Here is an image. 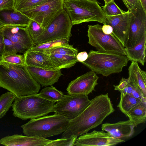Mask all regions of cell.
<instances>
[{"mask_svg": "<svg viewBox=\"0 0 146 146\" xmlns=\"http://www.w3.org/2000/svg\"><path fill=\"white\" fill-rule=\"evenodd\" d=\"M115 110L108 93L98 96L79 115L70 120L61 138L78 137L101 124Z\"/></svg>", "mask_w": 146, "mask_h": 146, "instance_id": "1", "label": "cell"}, {"mask_svg": "<svg viewBox=\"0 0 146 146\" xmlns=\"http://www.w3.org/2000/svg\"><path fill=\"white\" fill-rule=\"evenodd\" d=\"M0 87L20 97L37 94L40 85L33 78L25 64L0 61Z\"/></svg>", "mask_w": 146, "mask_h": 146, "instance_id": "2", "label": "cell"}, {"mask_svg": "<svg viewBox=\"0 0 146 146\" xmlns=\"http://www.w3.org/2000/svg\"><path fill=\"white\" fill-rule=\"evenodd\" d=\"M70 120L64 116L54 113L53 115L31 119L21 127L25 135L46 138L64 132Z\"/></svg>", "mask_w": 146, "mask_h": 146, "instance_id": "3", "label": "cell"}, {"mask_svg": "<svg viewBox=\"0 0 146 146\" xmlns=\"http://www.w3.org/2000/svg\"><path fill=\"white\" fill-rule=\"evenodd\" d=\"M56 102L37 94L16 97L11 106L13 115L23 120L40 117L52 112Z\"/></svg>", "mask_w": 146, "mask_h": 146, "instance_id": "4", "label": "cell"}, {"mask_svg": "<svg viewBox=\"0 0 146 146\" xmlns=\"http://www.w3.org/2000/svg\"><path fill=\"white\" fill-rule=\"evenodd\" d=\"M63 5L73 25L91 21L105 25L106 15L96 1L64 0Z\"/></svg>", "mask_w": 146, "mask_h": 146, "instance_id": "5", "label": "cell"}, {"mask_svg": "<svg viewBox=\"0 0 146 146\" xmlns=\"http://www.w3.org/2000/svg\"><path fill=\"white\" fill-rule=\"evenodd\" d=\"M129 61L125 55L91 50L87 59L81 63L96 73L107 77L122 72L123 68L127 65Z\"/></svg>", "mask_w": 146, "mask_h": 146, "instance_id": "6", "label": "cell"}, {"mask_svg": "<svg viewBox=\"0 0 146 146\" xmlns=\"http://www.w3.org/2000/svg\"><path fill=\"white\" fill-rule=\"evenodd\" d=\"M88 43L97 51L126 55L125 48L113 33L110 35L104 33L102 26L99 24L88 25Z\"/></svg>", "mask_w": 146, "mask_h": 146, "instance_id": "7", "label": "cell"}, {"mask_svg": "<svg viewBox=\"0 0 146 146\" xmlns=\"http://www.w3.org/2000/svg\"><path fill=\"white\" fill-rule=\"evenodd\" d=\"M72 26L68 15L64 9L44 29L36 45L59 39H70Z\"/></svg>", "mask_w": 146, "mask_h": 146, "instance_id": "8", "label": "cell"}, {"mask_svg": "<svg viewBox=\"0 0 146 146\" xmlns=\"http://www.w3.org/2000/svg\"><path fill=\"white\" fill-rule=\"evenodd\" d=\"M91 102L87 96L69 94L64 95L61 100L56 102L52 112L70 120L81 113Z\"/></svg>", "mask_w": 146, "mask_h": 146, "instance_id": "9", "label": "cell"}, {"mask_svg": "<svg viewBox=\"0 0 146 146\" xmlns=\"http://www.w3.org/2000/svg\"><path fill=\"white\" fill-rule=\"evenodd\" d=\"M64 0H47L44 2L21 12L45 29L63 9Z\"/></svg>", "mask_w": 146, "mask_h": 146, "instance_id": "10", "label": "cell"}, {"mask_svg": "<svg viewBox=\"0 0 146 146\" xmlns=\"http://www.w3.org/2000/svg\"><path fill=\"white\" fill-rule=\"evenodd\" d=\"M129 11L130 23L125 48H131L146 36V12L140 2Z\"/></svg>", "mask_w": 146, "mask_h": 146, "instance_id": "11", "label": "cell"}, {"mask_svg": "<svg viewBox=\"0 0 146 146\" xmlns=\"http://www.w3.org/2000/svg\"><path fill=\"white\" fill-rule=\"evenodd\" d=\"M4 36L10 39L15 44L17 53L24 54L34 46L25 27L18 26H5L2 28Z\"/></svg>", "mask_w": 146, "mask_h": 146, "instance_id": "12", "label": "cell"}, {"mask_svg": "<svg viewBox=\"0 0 146 146\" xmlns=\"http://www.w3.org/2000/svg\"><path fill=\"white\" fill-rule=\"evenodd\" d=\"M125 141L124 139L113 137L104 131L94 130L80 136L76 139L74 145L111 146Z\"/></svg>", "mask_w": 146, "mask_h": 146, "instance_id": "13", "label": "cell"}, {"mask_svg": "<svg viewBox=\"0 0 146 146\" xmlns=\"http://www.w3.org/2000/svg\"><path fill=\"white\" fill-rule=\"evenodd\" d=\"M99 78L96 73L91 70L72 81L66 90L69 94L88 96L92 91H95V88Z\"/></svg>", "mask_w": 146, "mask_h": 146, "instance_id": "14", "label": "cell"}, {"mask_svg": "<svg viewBox=\"0 0 146 146\" xmlns=\"http://www.w3.org/2000/svg\"><path fill=\"white\" fill-rule=\"evenodd\" d=\"M130 23L129 11L119 15H106L105 25L111 26L113 33L125 48L128 38Z\"/></svg>", "mask_w": 146, "mask_h": 146, "instance_id": "15", "label": "cell"}, {"mask_svg": "<svg viewBox=\"0 0 146 146\" xmlns=\"http://www.w3.org/2000/svg\"><path fill=\"white\" fill-rule=\"evenodd\" d=\"M52 140L36 136L14 134L2 137L0 144L6 146H46Z\"/></svg>", "mask_w": 146, "mask_h": 146, "instance_id": "16", "label": "cell"}, {"mask_svg": "<svg viewBox=\"0 0 146 146\" xmlns=\"http://www.w3.org/2000/svg\"><path fill=\"white\" fill-rule=\"evenodd\" d=\"M25 66L33 78L42 87L52 85L58 82L62 75L60 70H49Z\"/></svg>", "mask_w": 146, "mask_h": 146, "instance_id": "17", "label": "cell"}, {"mask_svg": "<svg viewBox=\"0 0 146 146\" xmlns=\"http://www.w3.org/2000/svg\"><path fill=\"white\" fill-rule=\"evenodd\" d=\"M135 126L130 119L115 123H106L102 124V129L115 138L123 139L132 136Z\"/></svg>", "mask_w": 146, "mask_h": 146, "instance_id": "18", "label": "cell"}, {"mask_svg": "<svg viewBox=\"0 0 146 146\" xmlns=\"http://www.w3.org/2000/svg\"><path fill=\"white\" fill-rule=\"evenodd\" d=\"M24 54L26 65L49 70H56L50 59L49 54L30 49Z\"/></svg>", "mask_w": 146, "mask_h": 146, "instance_id": "19", "label": "cell"}, {"mask_svg": "<svg viewBox=\"0 0 146 146\" xmlns=\"http://www.w3.org/2000/svg\"><path fill=\"white\" fill-rule=\"evenodd\" d=\"M30 20L28 17L14 8L0 10V23L3 26H18L26 27Z\"/></svg>", "mask_w": 146, "mask_h": 146, "instance_id": "20", "label": "cell"}, {"mask_svg": "<svg viewBox=\"0 0 146 146\" xmlns=\"http://www.w3.org/2000/svg\"><path fill=\"white\" fill-rule=\"evenodd\" d=\"M129 80L137 85L146 97V72L140 68L137 62L132 61L128 68Z\"/></svg>", "mask_w": 146, "mask_h": 146, "instance_id": "21", "label": "cell"}, {"mask_svg": "<svg viewBox=\"0 0 146 146\" xmlns=\"http://www.w3.org/2000/svg\"><path fill=\"white\" fill-rule=\"evenodd\" d=\"M146 36L134 47L125 48L126 56L129 60L138 62L143 66L144 65L146 60Z\"/></svg>", "mask_w": 146, "mask_h": 146, "instance_id": "22", "label": "cell"}, {"mask_svg": "<svg viewBox=\"0 0 146 146\" xmlns=\"http://www.w3.org/2000/svg\"><path fill=\"white\" fill-rule=\"evenodd\" d=\"M135 127L144 123L146 119V100H142L125 115Z\"/></svg>", "mask_w": 146, "mask_h": 146, "instance_id": "23", "label": "cell"}, {"mask_svg": "<svg viewBox=\"0 0 146 146\" xmlns=\"http://www.w3.org/2000/svg\"><path fill=\"white\" fill-rule=\"evenodd\" d=\"M49 55L50 59L56 70L70 68L78 62L76 56L56 54Z\"/></svg>", "mask_w": 146, "mask_h": 146, "instance_id": "24", "label": "cell"}, {"mask_svg": "<svg viewBox=\"0 0 146 146\" xmlns=\"http://www.w3.org/2000/svg\"><path fill=\"white\" fill-rule=\"evenodd\" d=\"M141 100L133 97L131 94L121 93L120 100L117 107L125 115Z\"/></svg>", "mask_w": 146, "mask_h": 146, "instance_id": "25", "label": "cell"}, {"mask_svg": "<svg viewBox=\"0 0 146 146\" xmlns=\"http://www.w3.org/2000/svg\"><path fill=\"white\" fill-rule=\"evenodd\" d=\"M37 95L44 99L55 102L61 100L64 95L62 92L52 85L45 87Z\"/></svg>", "mask_w": 146, "mask_h": 146, "instance_id": "26", "label": "cell"}, {"mask_svg": "<svg viewBox=\"0 0 146 146\" xmlns=\"http://www.w3.org/2000/svg\"><path fill=\"white\" fill-rule=\"evenodd\" d=\"M16 97L12 93L8 91L0 96V119L5 115Z\"/></svg>", "mask_w": 146, "mask_h": 146, "instance_id": "27", "label": "cell"}, {"mask_svg": "<svg viewBox=\"0 0 146 146\" xmlns=\"http://www.w3.org/2000/svg\"><path fill=\"white\" fill-rule=\"evenodd\" d=\"M69 39L61 38L38 44L31 48V50L40 52L50 49L62 45L69 44Z\"/></svg>", "mask_w": 146, "mask_h": 146, "instance_id": "28", "label": "cell"}, {"mask_svg": "<svg viewBox=\"0 0 146 146\" xmlns=\"http://www.w3.org/2000/svg\"><path fill=\"white\" fill-rule=\"evenodd\" d=\"M41 52L48 54H56L76 56L78 51L72 45L69 44L58 46Z\"/></svg>", "mask_w": 146, "mask_h": 146, "instance_id": "29", "label": "cell"}, {"mask_svg": "<svg viewBox=\"0 0 146 146\" xmlns=\"http://www.w3.org/2000/svg\"><path fill=\"white\" fill-rule=\"evenodd\" d=\"M25 28L35 45H36L37 40L43 32L44 28L38 23L31 19Z\"/></svg>", "mask_w": 146, "mask_h": 146, "instance_id": "30", "label": "cell"}, {"mask_svg": "<svg viewBox=\"0 0 146 146\" xmlns=\"http://www.w3.org/2000/svg\"><path fill=\"white\" fill-rule=\"evenodd\" d=\"M47 0H15L14 8L22 12L43 3Z\"/></svg>", "mask_w": 146, "mask_h": 146, "instance_id": "31", "label": "cell"}, {"mask_svg": "<svg viewBox=\"0 0 146 146\" xmlns=\"http://www.w3.org/2000/svg\"><path fill=\"white\" fill-rule=\"evenodd\" d=\"M1 61L18 64H25L24 54H19L15 53L4 52Z\"/></svg>", "mask_w": 146, "mask_h": 146, "instance_id": "32", "label": "cell"}, {"mask_svg": "<svg viewBox=\"0 0 146 146\" xmlns=\"http://www.w3.org/2000/svg\"><path fill=\"white\" fill-rule=\"evenodd\" d=\"M103 7L102 9L106 16L116 15L126 12L120 9L115 4L114 0L105 4Z\"/></svg>", "mask_w": 146, "mask_h": 146, "instance_id": "33", "label": "cell"}, {"mask_svg": "<svg viewBox=\"0 0 146 146\" xmlns=\"http://www.w3.org/2000/svg\"><path fill=\"white\" fill-rule=\"evenodd\" d=\"M78 137L72 136L69 138H61L52 140L46 146H73Z\"/></svg>", "mask_w": 146, "mask_h": 146, "instance_id": "34", "label": "cell"}, {"mask_svg": "<svg viewBox=\"0 0 146 146\" xmlns=\"http://www.w3.org/2000/svg\"><path fill=\"white\" fill-rule=\"evenodd\" d=\"M3 39L4 52L17 53V49L13 42L10 39L4 36Z\"/></svg>", "mask_w": 146, "mask_h": 146, "instance_id": "35", "label": "cell"}, {"mask_svg": "<svg viewBox=\"0 0 146 146\" xmlns=\"http://www.w3.org/2000/svg\"><path fill=\"white\" fill-rule=\"evenodd\" d=\"M133 89L131 94L134 97L141 100H146L142 91L137 85L133 83Z\"/></svg>", "mask_w": 146, "mask_h": 146, "instance_id": "36", "label": "cell"}, {"mask_svg": "<svg viewBox=\"0 0 146 146\" xmlns=\"http://www.w3.org/2000/svg\"><path fill=\"white\" fill-rule=\"evenodd\" d=\"M15 0H0V10L14 8Z\"/></svg>", "mask_w": 146, "mask_h": 146, "instance_id": "37", "label": "cell"}, {"mask_svg": "<svg viewBox=\"0 0 146 146\" xmlns=\"http://www.w3.org/2000/svg\"><path fill=\"white\" fill-rule=\"evenodd\" d=\"M129 82V80L128 78H122L118 85H113L114 90L121 92L127 86Z\"/></svg>", "mask_w": 146, "mask_h": 146, "instance_id": "38", "label": "cell"}, {"mask_svg": "<svg viewBox=\"0 0 146 146\" xmlns=\"http://www.w3.org/2000/svg\"><path fill=\"white\" fill-rule=\"evenodd\" d=\"M122 0L129 11L131 10L137 3L140 2L139 0Z\"/></svg>", "mask_w": 146, "mask_h": 146, "instance_id": "39", "label": "cell"}, {"mask_svg": "<svg viewBox=\"0 0 146 146\" xmlns=\"http://www.w3.org/2000/svg\"><path fill=\"white\" fill-rule=\"evenodd\" d=\"M4 52L3 35L2 28L0 29V61L1 60L2 55Z\"/></svg>", "mask_w": 146, "mask_h": 146, "instance_id": "40", "label": "cell"}, {"mask_svg": "<svg viewBox=\"0 0 146 146\" xmlns=\"http://www.w3.org/2000/svg\"><path fill=\"white\" fill-rule=\"evenodd\" d=\"M88 54L86 51H83L78 53L76 57L78 61L81 63L85 61L87 58Z\"/></svg>", "mask_w": 146, "mask_h": 146, "instance_id": "41", "label": "cell"}, {"mask_svg": "<svg viewBox=\"0 0 146 146\" xmlns=\"http://www.w3.org/2000/svg\"><path fill=\"white\" fill-rule=\"evenodd\" d=\"M103 33L107 35H110L113 33V29L112 27L109 25H104L102 27Z\"/></svg>", "mask_w": 146, "mask_h": 146, "instance_id": "42", "label": "cell"}, {"mask_svg": "<svg viewBox=\"0 0 146 146\" xmlns=\"http://www.w3.org/2000/svg\"><path fill=\"white\" fill-rule=\"evenodd\" d=\"M144 11L146 12V0H139Z\"/></svg>", "mask_w": 146, "mask_h": 146, "instance_id": "43", "label": "cell"}, {"mask_svg": "<svg viewBox=\"0 0 146 146\" xmlns=\"http://www.w3.org/2000/svg\"><path fill=\"white\" fill-rule=\"evenodd\" d=\"M114 0H104L105 4H106L108 3L111 1H112Z\"/></svg>", "mask_w": 146, "mask_h": 146, "instance_id": "44", "label": "cell"}, {"mask_svg": "<svg viewBox=\"0 0 146 146\" xmlns=\"http://www.w3.org/2000/svg\"><path fill=\"white\" fill-rule=\"evenodd\" d=\"M3 26L0 23V29L2 28Z\"/></svg>", "mask_w": 146, "mask_h": 146, "instance_id": "45", "label": "cell"}, {"mask_svg": "<svg viewBox=\"0 0 146 146\" xmlns=\"http://www.w3.org/2000/svg\"><path fill=\"white\" fill-rule=\"evenodd\" d=\"M92 0L96 1V0Z\"/></svg>", "mask_w": 146, "mask_h": 146, "instance_id": "46", "label": "cell"}]
</instances>
